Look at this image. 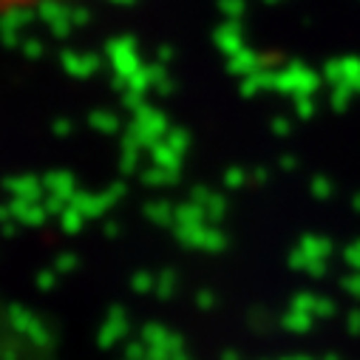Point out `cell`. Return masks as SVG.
I'll return each instance as SVG.
<instances>
[{
    "label": "cell",
    "instance_id": "obj_1",
    "mask_svg": "<svg viewBox=\"0 0 360 360\" xmlns=\"http://www.w3.org/2000/svg\"><path fill=\"white\" fill-rule=\"evenodd\" d=\"M49 4H63V0H0V15H12V12H29L37 6Z\"/></svg>",
    "mask_w": 360,
    "mask_h": 360
}]
</instances>
